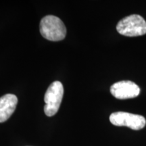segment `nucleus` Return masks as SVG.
<instances>
[{
	"mask_svg": "<svg viewBox=\"0 0 146 146\" xmlns=\"http://www.w3.org/2000/svg\"><path fill=\"white\" fill-rule=\"evenodd\" d=\"M18 98L14 94H5L0 98V123L8 120L15 111Z\"/></svg>",
	"mask_w": 146,
	"mask_h": 146,
	"instance_id": "nucleus-6",
	"label": "nucleus"
},
{
	"mask_svg": "<svg viewBox=\"0 0 146 146\" xmlns=\"http://www.w3.org/2000/svg\"><path fill=\"white\" fill-rule=\"evenodd\" d=\"M63 96L64 87L61 82H53L47 89L44 97V112L47 116H53L58 112Z\"/></svg>",
	"mask_w": 146,
	"mask_h": 146,
	"instance_id": "nucleus-3",
	"label": "nucleus"
},
{
	"mask_svg": "<svg viewBox=\"0 0 146 146\" xmlns=\"http://www.w3.org/2000/svg\"><path fill=\"white\" fill-rule=\"evenodd\" d=\"M110 121L115 126L127 127L133 130H140L145 127L146 120L143 116L125 112H116L110 116Z\"/></svg>",
	"mask_w": 146,
	"mask_h": 146,
	"instance_id": "nucleus-4",
	"label": "nucleus"
},
{
	"mask_svg": "<svg viewBox=\"0 0 146 146\" xmlns=\"http://www.w3.org/2000/svg\"><path fill=\"white\" fill-rule=\"evenodd\" d=\"M116 30L118 33L124 36H141L146 34V22L141 16L132 14L118 22Z\"/></svg>",
	"mask_w": 146,
	"mask_h": 146,
	"instance_id": "nucleus-2",
	"label": "nucleus"
},
{
	"mask_svg": "<svg viewBox=\"0 0 146 146\" xmlns=\"http://www.w3.org/2000/svg\"><path fill=\"white\" fill-rule=\"evenodd\" d=\"M40 33L49 41H59L65 38L66 28L57 16L48 15L42 18L40 22Z\"/></svg>",
	"mask_w": 146,
	"mask_h": 146,
	"instance_id": "nucleus-1",
	"label": "nucleus"
},
{
	"mask_svg": "<svg viewBox=\"0 0 146 146\" xmlns=\"http://www.w3.org/2000/svg\"><path fill=\"white\" fill-rule=\"evenodd\" d=\"M110 93L116 99H131L139 95L140 88L132 81H122L113 84L110 87Z\"/></svg>",
	"mask_w": 146,
	"mask_h": 146,
	"instance_id": "nucleus-5",
	"label": "nucleus"
}]
</instances>
